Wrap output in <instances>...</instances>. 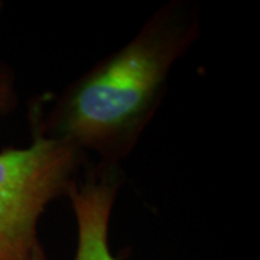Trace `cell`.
<instances>
[{
	"label": "cell",
	"instance_id": "6da1fadb",
	"mask_svg": "<svg viewBox=\"0 0 260 260\" xmlns=\"http://www.w3.org/2000/svg\"><path fill=\"white\" fill-rule=\"evenodd\" d=\"M200 34V8L168 2L127 44L68 84L48 112L30 109L32 133L94 155L97 165L121 167L164 102L172 68Z\"/></svg>",
	"mask_w": 260,
	"mask_h": 260
},
{
	"label": "cell",
	"instance_id": "7a4b0ae2",
	"mask_svg": "<svg viewBox=\"0 0 260 260\" xmlns=\"http://www.w3.org/2000/svg\"><path fill=\"white\" fill-rule=\"evenodd\" d=\"M88 158L64 142L32 133L26 148L0 150V260H32L39 220L67 197Z\"/></svg>",
	"mask_w": 260,
	"mask_h": 260
},
{
	"label": "cell",
	"instance_id": "3957f363",
	"mask_svg": "<svg viewBox=\"0 0 260 260\" xmlns=\"http://www.w3.org/2000/svg\"><path fill=\"white\" fill-rule=\"evenodd\" d=\"M123 185L121 167L94 165L83 179L71 185L70 200L77 223L74 260H119L110 250L109 230L117 195ZM32 260H49L44 246L38 247Z\"/></svg>",
	"mask_w": 260,
	"mask_h": 260
},
{
	"label": "cell",
	"instance_id": "277c9868",
	"mask_svg": "<svg viewBox=\"0 0 260 260\" xmlns=\"http://www.w3.org/2000/svg\"><path fill=\"white\" fill-rule=\"evenodd\" d=\"M19 104L16 75L12 67L0 62V116L15 112Z\"/></svg>",
	"mask_w": 260,
	"mask_h": 260
},
{
	"label": "cell",
	"instance_id": "5b68a950",
	"mask_svg": "<svg viewBox=\"0 0 260 260\" xmlns=\"http://www.w3.org/2000/svg\"><path fill=\"white\" fill-rule=\"evenodd\" d=\"M3 8H5V3L0 0V13H2V10H3Z\"/></svg>",
	"mask_w": 260,
	"mask_h": 260
}]
</instances>
